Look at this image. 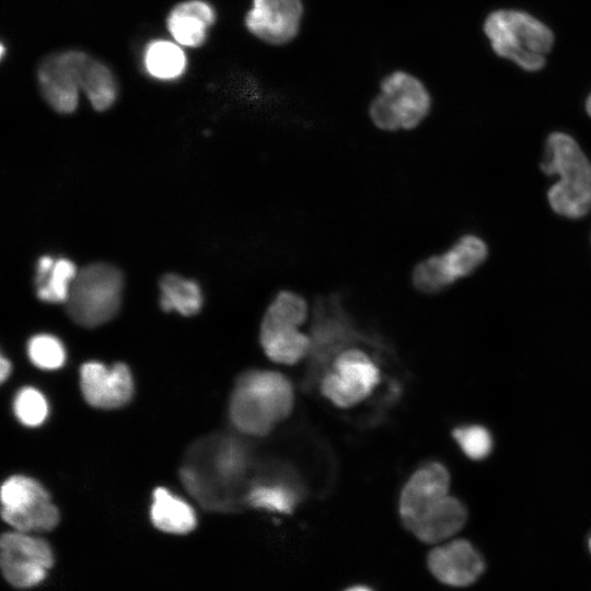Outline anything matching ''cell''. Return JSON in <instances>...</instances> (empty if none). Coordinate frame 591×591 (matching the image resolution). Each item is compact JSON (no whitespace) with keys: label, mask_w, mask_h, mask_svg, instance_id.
Segmentation results:
<instances>
[{"label":"cell","mask_w":591,"mask_h":591,"mask_svg":"<svg viewBox=\"0 0 591 591\" xmlns=\"http://www.w3.org/2000/svg\"><path fill=\"white\" fill-rule=\"evenodd\" d=\"M254 452L243 439L218 433L196 441L188 450L179 475L183 485L202 508L235 512L245 507L254 473Z\"/></svg>","instance_id":"1"},{"label":"cell","mask_w":591,"mask_h":591,"mask_svg":"<svg viewBox=\"0 0 591 591\" xmlns=\"http://www.w3.org/2000/svg\"><path fill=\"white\" fill-rule=\"evenodd\" d=\"M541 169L547 175L560 177L548 192V201L555 212L570 219L589 212L591 163L573 138L564 132L549 135Z\"/></svg>","instance_id":"2"},{"label":"cell","mask_w":591,"mask_h":591,"mask_svg":"<svg viewBox=\"0 0 591 591\" xmlns=\"http://www.w3.org/2000/svg\"><path fill=\"white\" fill-rule=\"evenodd\" d=\"M484 32L498 56L525 71L541 70L554 43V34L547 25L519 10L491 12L484 23Z\"/></svg>","instance_id":"3"},{"label":"cell","mask_w":591,"mask_h":591,"mask_svg":"<svg viewBox=\"0 0 591 591\" xmlns=\"http://www.w3.org/2000/svg\"><path fill=\"white\" fill-rule=\"evenodd\" d=\"M121 271L107 263L81 268L70 288L66 310L78 325L96 327L112 320L121 303Z\"/></svg>","instance_id":"4"},{"label":"cell","mask_w":591,"mask_h":591,"mask_svg":"<svg viewBox=\"0 0 591 591\" xmlns=\"http://www.w3.org/2000/svg\"><path fill=\"white\" fill-rule=\"evenodd\" d=\"M431 97L424 83L415 76L397 70L380 84V93L369 107L373 124L385 131L410 130L428 115Z\"/></svg>","instance_id":"5"},{"label":"cell","mask_w":591,"mask_h":591,"mask_svg":"<svg viewBox=\"0 0 591 591\" xmlns=\"http://www.w3.org/2000/svg\"><path fill=\"white\" fill-rule=\"evenodd\" d=\"M381 372L363 350L347 347L337 352L318 379L322 395L339 408H350L376 389Z\"/></svg>","instance_id":"6"},{"label":"cell","mask_w":591,"mask_h":591,"mask_svg":"<svg viewBox=\"0 0 591 591\" xmlns=\"http://www.w3.org/2000/svg\"><path fill=\"white\" fill-rule=\"evenodd\" d=\"M1 515L14 530L27 533L51 531L60 519L43 485L21 474L8 477L1 486Z\"/></svg>","instance_id":"7"},{"label":"cell","mask_w":591,"mask_h":591,"mask_svg":"<svg viewBox=\"0 0 591 591\" xmlns=\"http://www.w3.org/2000/svg\"><path fill=\"white\" fill-rule=\"evenodd\" d=\"M310 337L312 347L311 364L305 378L308 387L318 382L321 374L337 352L361 339L354 322L340 304V299L333 296L318 300Z\"/></svg>","instance_id":"8"},{"label":"cell","mask_w":591,"mask_h":591,"mask_svg":"<svg viewBox=\"0 0 591 591\" xmlns=\"http://www.w3.org/2000/svg\"><path fill=\"white\" fill-rule=\"evenodd\" d=\"M54 563V552L44 538L16 530L2 534L0 567L10 586L30 589L40 584Z\"/></svg>","instance_id":"9"},{"label":"cell","mask_w":591,"mask_h":591,"mask_svg":"<svg viewBox=\"0 0 591 591\" xmlns=\"http://www.w3.org/2000/svg\"><path fill=\"white\" fill-rule=\"evenodd\" d=\"M486 244L475 235L462 236L449 251L418 263L412 274L414 287L437 293L472 274L487 257Z\"/></svg>","instance_id":"10"},{"label":"cell","mask_w":591,"mask_h":591,"mask_svg":"<svg viewBox=\"0 0 591 591\" xmlns=\"http://www.w3.org/2000/svg\"><path fill=\"white\" fill-rule=\"evenodd\" d=\"M306 488L287 464H273L255 474L245 494V506L271 513L291 514L305 498Z\"/></svg>","instance_id":"11"},{"label":"cell","mask_w":591,"mask_h":591,"mask_svg":"<svg viewBox=\"0 0 591 591\" xmlns=\"http://www.w3.org/2000/svg\"><path fill=\"white\" fill-rule=\"evenodd\" d=\"M89 55L67 50L45 58L37 70L39 89L45 101L58 113L70 114L79 102V76Z\"/></svg>","instance_id":"12"},{"label":"cell","mask_w":591,"mask_h":591,"mask_svg":"<svg viewBox=\"0 0 591 591\" xmlns=\"http://www.w3.org/2000/svg\"><path fill=\"white\" fill-rule=\"evenodd\" d=\"M80 389L91 406L113 409L130 401L134 380L129 368L123 362L106 366L100 361H86L80 368Z\"/></svg>","instance_id":"13"},{"label":"cell","mask_w":591,"mask_h":591,"mask_svg":"<svg viewBox=\"0 0 591 591\" xmlns=\"http://www.w3.org/2000/svg\"><path fill=\"white\" fill-rule=\"evenodd\" d=\"M302 15L301 0H252L245 26L267 44L283 45L297 36Z\"/></svg>","instance_id":"14"},{"label":"cell","mask_w":591,"mask_h":591,"mask_svg":"<svg viewBox=\"0 0 591 591\" xmlns=\"http://www.w3.org/2000/svg\"><path fill=\"white\" fill-rule=\"evenodd\" d=\"M450 473L438 461L421 464L406 480L398 498V513L409 526L436 501L449 495Z\"/></svg>","instance_id":"15"},{"label":"cell","mask_w":591,"mask_h":591,"mask_svg":"<svg viewBox=\"0 0 591 591\" xmlns=\"http://www.w3.org/2000/svg\"><path fill=\"white\" fill-rule=\"evenodd\" d=\"M428 568L444 584L467 587L482 576L485 564L468 541L459 538L434 547L428 555Z\"/></svg>","instance_id":"16"},{"label":"cell","mask_w":591,"mask_h":591,"mask_svg":"<svg viewBox=\"0 0 591 591\" xmlns=\"http://www.w3.org/2000/svg\"><path fill=\"white\" fill-rule=\"evenodd\" d=\"M234 386L242 390L276 424L286 420L293 409V386L280 372L246 370L236 378Z\"/></svg>","instance_id":"17"},{"label":"cell","mask_w":591,"mask_h":591,"mask_svg":"<svg viewBox=\"0 0 591 591\" xmlns=\"http://www.w3.org/2000/svg\"><path fill=\"white\" fill-rule=\"evenodd\" d=\"M467 511L457 498L447 495L431 505L408 529L424 543H441L465 524Z\"/></svg>","instance_id":"18"},{"label":"cell","mask_w":591,"mask_h":591,"mask_svg":"<svg viewBox=\"0 0 591 591\" xmlns=\"http://www.w3.org/2000/svg\"><path fill=\"white\" fill-rule=\"evenodd\" d=\"M215 21L216 12L208 2L187 0L171 10L166 25L176 43L186 47H198L205 43L208 28Z\"/></svg>","instance_id":"19"},{"label":"cell","mask_w":591,"mask_h":591,"mask_svg":"<svg viewBox=\"0 0 591 591\" xmlns=\"http://www.w3.org/2000/svg\"><path fill=\"white\" fill-rule=\"evenodd\" d=\"M259 343L269 359L288 366L309 356L312 347L310 336L287 324L260 323Z\"/></svg>","instance_id":"20"},{"label":"cell","mask_w":591,"mask_h":591,"mask_svg":"<svg viewBox=\"0 0 591 591\" xmlns=\"http://www.w3.org/2000/svg\"><path fill=\"white\" fill-rule=\"evenodd\" d=\"M150 520L161 532L187 534L197 525L193 507L165 487H157L152 493Z\"/></svg>","instance_id":"21"},{"label":"cell","mask_w":591,"mask_h":591,"mask_svg":"<svg viewBox=\"0 0 591 591\" xmlns=\"http://www.w3.org/2000/svg\"><path fill=\"white\" fill-rule=\"evenodd\" d=\"M78 271L76 264L68 258L40 256L35 271L37 298L47 303H66Z\"/></svg>","instance_id":"22"},{"label":"cell","mask_w":591,"mask_h":591,"mask_svg":"<svg viewBox=\"0 0 591 591\" xmlns=\"http://www.w3.org/2000/svg\"><path fill=\"white\" fill-rule=\"evenodd\" d=\"M160 306L165 312L176 311L181 315L197 314L202 306L199 285L176 274H166L160 280Z\"/></svg>","instance_id":"23"},{"label":"cell","mask_w":591,"mask_h":591,"mask_svg":"<svg viewBox=\"0 0 591 591\" xmlns=\"http://www.w3.org/2000/svg\"><path fill=\"white\" fill-rule=\"evenodd\" d=\"M229 418L233 427L244 436H268L276 422L242 390L233 387L229 399Z\"/></svg>","instance_id":"24"},{"label":"cell","mask_w":591,"mask_h":591,"mask_svg":"<svg viewBox=\"0 0 591 591\" xmlns=\"http://www.w3.org/2000/svg\"><path fill=\"white\" fill-rule=\"evenodd\" d=\"M79 85L97 112L108 109L116 100L117 85L112 71L90 56L81 68Z\"/></svg>","instance_id":"25"},{"label":"cell","mask_w":591,"mask_h":591,"mask_svg":"<svg viewBox=\"0 0 591 591\" xmlns=\"http://www.w3.org/2000/svg\"><path fill=\"white\" fill-rule=\"evenodd\" d=\"M143 63L152 78L174 80L185 72L187 58L177 44L157 39L148 44L143 54Z\"/></svg>","instance_id":"26"},{"label":"cell","mask_w":591,"mask_h":591,"mask_svg":"<svg viewBox=\"0 0 591 591\" xmlns=\"http://www.w3.org/2000/svg\"><path fill=\"white\" fill-rule=\"evenodd\" d=\"M308 315V304L298 293L290 290L279 291L263 316L262 323L302 325Z\"/></svg>","instance_id":"27"},{"label":"cell","mask_w":591,"mask_h":591,"mask_svg":"<svg viewBox=\"0 0 591 591\" xmlns=\"http://www.w3.org/2000/svg\"><path fill=\"white\" fill-rule=\"evenodd\" d=\"M27 356L31 362L43 370L61 368L67 358L63 344L51 334H36L27 341Z\"/></svg>","instance_id":"28"},{"label":"cell","mask_w":591,"mask_h":591,"mask_svg":"<svg viewBox=\"0 0 591 591\" xmlns=\"http://www.w3.org/2000/svg\"><path fill=\"white\" fill-rule=\"evenodd\" d=\"M16 419L27 427H38L47 418L49 406L45 395L33 386L20 389L13 399Z\"/></svg>","instance_id":"29"},{"label":"cell","mask_w":591,"mask_h":591,"mask_svg":"<svg viewBox=\"0 0 591 591\" xmlns=\"http://www.w3.org/2000/svg\"><path fill=\"white\" fill-rule=\"evenodd\" d=\"M452 437L462 452L474 461L487 457L493 450V437L480 425H462L452 430Z\"/></svg>","instance_id":"30"},{"label":"cell","mask_w":591,"mask_h":591,"mask_svg":"<svg viewBox=\"0 0 591 591\" xmlns=\"http://www.w3.org/2000/svg\"><path fill=\"white\" fill-rule=\"evenodd\" d=\"M11 369H12V366H11L10 360L7 357L1 356V358H0V380L2 382H4L10 376Z\"/></svg>","instance_id":"31"},{"label":"cell","mask_w":591,"mask_h":591,"mask_svg":"<svg viewBox=\"0 0 591 591\" xmlns=\"http://www.w3.org/2000/svg\"><path fill=\"white\" fill-rule=\"evenodd\" d=\"M346 591H371V590L362 586H357V587L349 588Z\"/></svg>","instance_id":"32"},{"label":"cell","mask_w":591,"mask_h":591,"mask_svg":"<svg viewBox=\"0 0 591 591\" xmlns=\"http://www.w3.org/2000/svg\"><path fill=\"white\" fill-rule=\"evenodd\" d=\"M586 109L588 114L591 116V94L589 95L587 102H586Z\"/></svg>","instance_id":"33"},{"label":"cell","mask_w":591,"mask_h":591,"mask_svg":"<svg viewBox=\"0 0 591 591\" xmlns=\"http://www.w3.org/2000/svg\"><path fill=\"white\" fill-rule=\"evenodd\" d=\"M588 545H589V549H590V552H591V536L589 537V543H588Z\"/></svg>","instance_id":"34"}]
</instances>
